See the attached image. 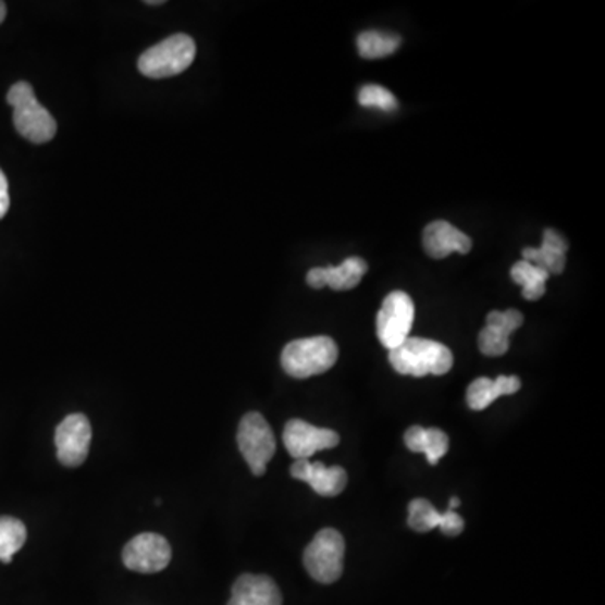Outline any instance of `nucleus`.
I'll list each match as a JSON object with an SVG mask.
<instances>
[{
    "mask_svg": "<svg viewBox=\"0 0 605 605\" xmlns=\"http://www.w3.org/2000/svg\"><path fill=\"white\" fill-rule=\"evenodd\" d=\"M292 477L305 481L320 496L339 495L347 486V471L339 466H325L323 462H310L308 459H296L292 466Z\"/></svg>",
    "mask_w": 605,
    "mask_h": 605,
    "instance_id": "nucleus-12",
    "label": "nucleus"
},
{
    "mask_svg": "<svg viewBox=\"0 0 605 605\" xmlns=\"http://www.w3.org/2000/svg\"><path fill=\"white\" fill-rule=\"evenodd\" d=\"M523 325V314L517 310L491 311L486 326L478 336L481 354L502 357L509 350V336Z\"/></svg>",
    "mask_w": 605,
    "mask_h": 605,
    "instance_id": "nucleus-11",
    "label": "nucleus"
},
{
    "mask_svg": "<svg viewBox=\"0 0 605 605\" xmlns=\"http://www.w3.org/2000/svg\"><path fill=\"white\" fill-rule=\"evenodd\" d=\"M338 360V347L330 336L295 339L281 354V366L289 376L308 379L332 369Z\"/></svg>",
    "mask_w": 605,
    "mask_h": 605,
    "instance_id": "nucleus-3",
    "label": "nucleus"
},
{
    "mask_svg": "<svg viewBox=\"0 0 605 605\" xmlns=\"http://www.w3.org/2000/svg\"><path fill=\"white\" fill-rule=\"evenodd\" d=\"M5 14H8V8L4 2H0V24L4 23Z\"/></svg>",
    "mask_w": 605,
    "mask_h": 605,
    "instance_id": "nucleus-25",
    "label": "nucleus"
},
{
    "mask_svg": "<svg viewBox=\"0 0 605 605\" xmlns=\"http://www.w3.org/2000/svg\"><path fill=\"white\" fill-rule=\"evenodd\" d=\"M413 301L407 293L392 292L376 314V335L388 351L399 347L410 336L413 325Z\"/></svg>",
    "mask_w": 605,
    "mask_h": 605,
    "instance_id": "nucleus-7",
    "label": "nucleus"
},
{
    "mask_svg": "<svg viewBox=\"0 0 605 605\" xmlns=\"http://www.w3.org/2000/svg\"><path fill=\"white\" fill-rule=\"evenodd\" d=\"M409 527L416 532L425 533L440 527L444 535L458 536L465 530V520L453 509L440 514L431 502L424 498L413 499L409 505Z\"/></svg>",
    "mask_w": 605,
    "mask_h": 605,
    "instance_id": "nucleus-14",
    "label": "nucleus"
},
{
    "mask_svg": "<svg viewBox=\"0 0 605 605\" xmlns=\"http://www.w3.org/2000/svg\"><path fill=\"white\" fill-rule=\"evenodd\" d=\"M404 441L412 453H424L429 465H437L449 449V437L446 432L436 428L424 429L421 425H412L407 429Z\"/></svg>",
    "mask_w": 605,
    "mask_h": 605,
    "instance_id": "nucleus-19",
    "label": "nucleus"
},
{
    "mask_svg": "<svg viewBox=\"0 0 605 605\" xmlns=\"http://www.w3.org/2000/svg\"><path fill=\"white\" fill-rule=\"evenodd\" d=\"M567 249L569 244L557 231L546 230L540 248L523 249V261L532 262L548 274H560L567 264Z\"/></svg>",
    "mask_w": 605,
    "mask_h": 605,
    "instance_id": "nucleus-17",
    "label": "nucleus"
},
{
    "mask_svg": "<svg viewBox=\"0 0 605 605\" xmlns=\"http://www.w3.org/2000/svg\"><path fill=\"white\" fill-rule=\"evenodd\" d=\"M388 360L395 372L400 375L425 376L444 375L453 369V351L434 339L409 338L399 347L388 351Z\"/></svg>",
    "mask_w": 605,
    "mask_h": 605,
    "instance_id": "nucleus-1",
    "label": "nucleus"
},
{
    "mask_svg": "<svg viewBox=\"0 0 605 605\" xmlns=\"http://www.w3.org/2000/svg\"><path fill=\"white\" fill-rule=\"evenodd\" d=\"M237 446L251 468L252 474L262 477L267 472L268 462L276 453V440L261 413L249 412L240 419L237 429Z\"/></svg>",
    "mask_w": 605,
    "mask_h": 605,
    "instance_id": "nucleus-6",
    "label": "nucleus"
},
{
    "mask_svg": "<svg viewBox=\"0 0 605 605\" xmlns=\"http://www.w3.org/2000/svg\"><path fill=\"white\" fill-rule=\"evenodd\" d=\"M55 450L61 465L78 468L88 458L91 424L85 413H71L55 429Z\"/></svg>",
    "mask_w": 605,
    "mask_h": 605,
    "instance_id": "nucleus-9",
    "label": "nucleus"
},
{
    "mask_svg": "<svg viewBox=\"0 0 605 605\" xmlns=\"http://www.w3.org/2000/svg\"><path fill=\"white\" fill-rule=\"evenodd\" d=\"M369 267L362 258L345 259L339 267L313 268L308 271L307 283L313 289L329 286L335 292H347L362 281Z\"/></svg>",
    "mask_w": 605,
    "mask_h": 605,
    "instance_id": "nucleus-13",
    "label": "nucleus"
},
{
    "mask_svg": "<svg viewBox=\"0 0 605 605\" xmlns=\"http://www.w3.org/2000/svg\"><path fill=\"white\" fill-rule=\"evenodd\" d=\"M400 46V37L395 34L376 33L367 30L360 34L357 39L358 52L366 60H381L394 54Z\"/></svg>",
    "mask_w": 605,
    "mask_h": 605,
    "instance_id": "nucleus-21",
    "label": "nucleus"
},
{
    "mask_svg": "<svg viewBox=\"0 0 605 605\" xmlns=\"http://www.w3.org/2000/svg\"><path fill=\"white\" fill-rule=\"evenodd\" d=\"M422 244L425 252L434 259L447 258L450 252L468 255L472 248L469 236L446 221L431 222L422 234Z\"/></svg>",
    "mask_w": 605,
    "mask_h": 605,
    "instance_id": "nucleus-15",
    "label": "nucleus"
},
{
    "mask_svg": "<svg viewBox=\"0 0 605 605\" xmlns=\"http://www.w3.org/2000/svg\"><path fill=\"white\" fill-rule=\"evenodd\" d=\"M172 560V548L165 536L159 533H140L123 548L126 569L138 573L162 572Z\"/></svg>",
    "mask_w": 605,
    "mask_h": 605,
    "instance_id": "nucleus-8",
    "label": "nucleus"
},
{
    "mask_svg": "<svg viewBox=\"0 0 605 605\" xmlns=\"http://www.w3.org/2000/svg\"><path fill=\"white\" fill-rule=\"evenodd\" d=\"M147 4L148 5H162V4H165V2H163V0H148Z\"/></svg>",
    "mask_w": 605,
    "mask_h": 605,
    "instance_id": "nucleus-27",
    "label": "nucleus"
},
{
    "mask_svg": "<svg viewBox=\"0 0 605 605\" xmlns=\"http://www.w3.org/2000/svg\"><path fill=\"white\" fill-rule=\"evenodd\" d=\"M459 505H461V502H459L458 496H454V498H450L449 509H453L454 511V509L458 508Z\"/></svg>",
    "mask_w": 605,
    "mask_h": 605,
    "instance_id": "nucleus-26",
    "label": "nucleus"
},
{
    "mask_svg": "<svg viewBox=\"0 0 605 605\" xmlns=\"http://www.w3.org/2000/svg\"><path fill=\"white\" fill-rule=\"evenodd\" d=\"M358 103L367 108H379L384 111H395L399 103L394 95L384 86L367 85L358 92Z\"/></svg>",
    "mask_w": 605,
    "mask_h": 605,
    "instance_id": "nucleus-23",
    "label": "nucleus"
},
{
    "mask_svg": "<svg viewBox=\"0 0 605 605\" xmlns=\"http://www.w3.org/2000/svg\"><path fill=\"white\" fill-rule=\"evenodd\" d=\"M9 207H11V197H9V182L4 172L0 170V219L8 214Z\"/></svg>",
    "mask_w": 605,
    "mask_h": 605,
    "instance_id": "nucleus-24",
    "label": "nucleus"
},
{
    "mask_svg": "<svg viewBox=\"0 0 605 605\" xmlns=\"http://www.w3.org/2000/svg\"><path fill=\"white\" fill-rule=\"evenodd\" d=\"M283 443L292 458L310 459L318 450L338 446L339 436L332 429L317 428L301 419H292L283 432Z\"/></svg>",
    "mask_w": 605,
    "mask_h": 605,
    "instance_id": "nucleus-10",
    "label": "nucleus"
},
{
    "mask_svg": "<svg viewBox=\"0 0 605 605\" xmlns=\"http://www.w3.org/2000/svg\"><path fill=\"white\" fill-rule=\"evenodd\" d=\"M345 540L333 528H325L314 535L302 554V564L320 583H333L344 572Z\"/></svg>",
    "mask_w": 605,
    "mask_h": 605,
    "instance_id": "nucleus-5",
    "label": "nucleus"
},
{
    "mask_svg": "<svg viewBox=\"0 0 605 605\" xmlns=\"http://www.w3.org/2000/svg\"><path fill=\"white\" fill-rule=\"evenodd\" d=\"M227 605H283V595L271 577L244 573L234 582Z\"/></svg>",
    "mask_w": 605,
    "mask_h": 605,
    "instance_id": "nucleus-16",
    "label": "nucleus"
},
{
    "mask_svg": "<svg viewBox=\"0 0 605 605\" xmlns=\"http://www.w3.org/2000/svg\"><path fill=\"white\" fill-rule=\"evenodd\" d=\"M196 60V42L187 34H174L151 46L138 60V70L147 78L162 79L184 73Z\"/></svg>",
    "mask_w": 605,
    "mask_h": 605,
    "instance_id": "nucleus-4",
    "label": "nucleus"
},
{
    "mask_svg": "<svg viewBox=\"0 0 605 605\" xmlns=\"http://www.w3.org/2000/svg\"><path fill=\"white\" fill-rule=\"evenodd\" d=\"M27 540V528L23 521L12 517H0V561L11 564L12 557L23 548Z\"/></svg>",
    "mask_w": 605,
    "mask_h": 605,
    "instance_id": "nucleus-22",
    "label": "nucleus"
},
{
    "mask_svg": "<svg viewBox=\"0 0 605 605\" xmlns=\"http://www.w3.org/2000/svg\"><path fill=\"white\" fill-rule=\"evenodd\" d=\"M8 103L14 108V126L17 134L33 144H48L58 132L51 113L37 101L33 86L18 82L9 89Z\"/></svg>",
    "mask_w": 605,
    "mask_h": 605,
    "instance_id": "nucleus-2",
    "label": "nucleus"
},
{
    "mask_svg": "<svg viewBox=\"0 0 605 605\" xmlns=\"http://www.w3.org/2000/svg\"><path fill=\"white\" fill-rule=\"evenodd\" d=\"M521 381L517 375H499L496 381L480 376L466 392V400L472 410H483L495 403L502 395H511L520 391Z\"/></svg>",
    "mask_w": 605,
    "mask_h": 605,
    "instance_id": "nucleus-18",
    "label": "nucleus"
},
{
    "mask_svg": "<svg viewBox=\"0 0 605 605\" xmlns=\"http://www.w3.org/2000/svg\"><path fill=\"white\" fill-rule=\"evenodd\" d=\"M551 274L532 262L520 261L511 268V280L517 285L523 286V298L528 301H536L545 295V285Z\"/></svg>",
    "mask_w": 605,
    "mask_h": 605,
    "instance_id": "nucleus-20",
    "label": "nucleus"
}]
</instances>
